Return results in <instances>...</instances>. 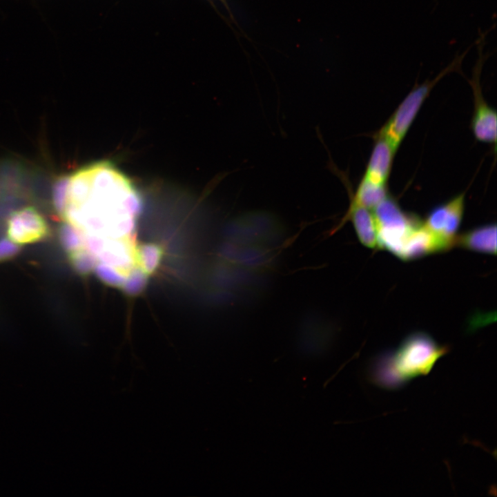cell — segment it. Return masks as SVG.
Segmentation results:
<instances>
[{
  "instance_id": "ba28073f",
  "label": "cell",
  "mask_w": 497,
  "mask_h": 497,
  "mask_svg": "<svg viewBox=\"0 0 497 497\" xmlns=\"http://www.w3.org/2000/svg\"><path fill=\"white\" fill-rule=\"evenodd\" d=\"M375 142L363 178L380 185H387L396 150L384 137L375 134Z\"/></svg>"
},
{
  "instance_id": "8fae6325",
  "label": "cell",
  "mask_w": 497,
  "mask_h": 497,
  "mask_svg": "<svg viewBox=\"0 0 497 497\" xmlns=\"http://www.w3.org/2000/svg\"><path fill=\"white\" fill-rule=\"evenodd\" d=\"M350 202L370 210L375 208L389 195L387 185L377 184L362 178L355 191H351L350 186L347 183Z\"/></svg>"
},
{
  "instance_id": "7c38bea8",
  "label": "cell",
  "mask_w": 497,
  "mask_h": 497,
  "mask_svg": "<svg viewBox=\"0 0 497 497\" xmlns=\"http://www.w3.org/2000/svg\"><path fill=\"white\" fill-rule=\"evenodd\" d=\"M59 239L63 248L69 254L83 249V233L73 225L64 222L59 230Z\"/></svg>"
},
{
  "instance_id": "9c48e42d",
  "label": "cell",
  "mask_w": 497,
  "mask_h": 497,
  "mask_svg": "<svg viewBox=\"0 0 497 497\" xmlns=\"http://www.w3.org/2000/svg\"><path fill=\"white\" fill-rule=\"evenodd\" d=\"M347 221L351 222L362 244L369 248H378L376 226L369 209L350 202L347 213L332 233L336 232Z\"/></svg>"
},
{
  "instance_id": "5bb4252c",
  "label": "cell",
  "mask_w": 497,
  "mask_h": 497,
  "mask_svg": "<svg viewBox=\"0 0 497 497\" xmlns=\"http://www.w3.org/2000/svg\"><path fill=\"white\" fill-rule=\"evenodd\" d=\"M69 260L73 269L81 275L94 271L97 264L96 258L84 249L69 254Z\"/></svg>"
},
{
  "instance_id": "9a60e30c",
  "label": "cell",
  "mask_w": 497,
  "mask_h": 497,
  "mask_svg": "<svg viewBox=\"0 0 497 497\" xmlns=\"http://www.w3.org/2000/svg\"><path fill=\"white\" fill-rule=\"evenodd\" d=\"M147 275L141 269H136L126 277L121 288L128 294H137L145 286Z\"/></svg>"
},
{
  "instance_id": "52a82bcc",
  "label": "cell",
  "mask_w": 497,
  "mask_h": 497,
  "mask_svg": "<svg viewBox=\"0 0 497 497\" xmlns=\"http://www.w3.org/2000/svg\"><path fill=\"white\" fill-rule=\"evenodd\" d=\"M8 239L17 244L36 243L49 235V226L43 216L34 207L26 206L14 211L7 220Z\"/></svg>"
},
{
  "instance_id": "e0dca14e",
  "label": "cell",
  "mask_w": 497,
  "mask_h": 497,
  "mask_svg": "<svg viewBox=\"0 0 497 497\" xmlns=\"http://www.w3.org/2000/svg\"><path fill=\"white\" fill-rule=\"evenodd\" d=\"M20 247L10 240H0V262L15 257L20 252Z\"/></svg>"
},
{
  "instance_id": "ac0fdd59",
  "label": "cell",
  "mask_w": 497,
  "mask_h": 497,
  "mask_svg": "<svg viewBox=\"0 0 497 497\" xmlns=\"http://www.w3.org/2000/svg\"><path fill=\"white\" fill-rule=\"evenodd\" d=\"M219 1L222 3V4L223 5V6L225 8V9L226 10V11L228 12V13L231 19L233 21L234 23H236V21H235V18H234V17H233V14L231 10V8H230L229 5H228V2H227V0H219Z\"/></svg>"
},
{
  "instance_id": "6da1fadb",
  "label": "cell",
  "mask_w": 497,
  "mask_h": 497,
  "mask_svg": "<svg viewBox=\"0 0 497 497\" xmlns=\"http://www.w3.org/2000/svg\"><path fill=\"white\" fill-rule=\"evenodd\" d=\"M141 208L132 181L111 162L99 161L68 176L61 217L84 237L102 239L106 248L117 242H135Z\"/></svg>"
},
{
  "instance_id": "8992f818",
  "label": "cell",
  "mask_w": 497,
  "mask_h": 497,
  "mask_svg": "<svg viewBox=\"0 0 497 497\" xmlns=\"http://www.w3.org/2000/svg\"><path fill=\"white\" fill-rule=\"evenodd\" d=\"M465 211V194L461 193L433 208L424 226L449 248L454 244Z\"/></svg>"
},
{
  "instance_id": "30bf717a",
  "label": "cell",
  "mask_w": 497,
  "mask_h": 497,
  "mask_svg": "<svg viewBox=\"0 0 497 497\" xmlns=\"http://www.w3.org/2000/svg\"><path fill=\"white\" fill-rule=\"evenodd\" d=\"M455 244L486 254L496 253V224H488L471 229L456 237Z\"/></svg>"
},
{
  "instance_id": "3957f363",
  "label": "cell",
  "mask_w": 497,
  "mask_h": 497,
  "mask_svg": "<svg viewBox=\"0 0 497 497\" xmlns=\"http://www.w3.org/2000/svg\"><path fill=\"white\" fill-rule=\"evenodd\" d=\"M469 50L456 54L449 64L433 79L415 86L376 134L385 138L397 150L431 90L445 76L451 72H461L462 61Z\"/></svg>"
},
{
  "instance_id": "277c9868",
  "label": "cell",
  "mask_w": 497,
  "mask_h": 497,
  "mask_svg": "<svg viewBox=\"0 0 497 497\" xmlns=\"http://www.w3.org/2000/svg\"><path fill=\"white\" fill-rule=\"evenodd\" d=\"M373 209L378 248L385 249L399 258L410 234L422 222L418 217L405 212L389 195Z\"/></svg>"
},
{
  "instance_id": "4fadbf2b",
  "label": "cell",
  "mask_w": 497,
  "mask_h": 497,
  "mask_svg": "<svg viewBox=\"0 0 497 497\" xmlns=\"http://www.w3.org/2000/svg\"><path fill=\"white\" fill-rule=\"evenodd\" d=\"M161 255L160 248L155 244L138 246L137 260L139 267L147 275L153 273L159 263Z\"/></svg>"
},
{
  "instance_id": "2e32d148",
  "label": "cell",
  "mask_w": 497,
  "mask_h": 497,
  "mask_svg": "<svg viewBox=\"0 0 497 497\" xmlns=\"http://www.w3.org/2000/svg\"><path fill=\"white\" fill-rule=\"evenodd\" d=\"M68 176H62L56 180L52 187V202L56 212L61 216L65 197Z\"/></svg>"
},
{
  "instance_id": "5b68a950",
  "label": "cell",
  "mask_w": 497,
  "mask_h": 497,
  "mask_svg": "<svg viewBox=\"0 0 497 497\" xmlns=\"http://www.w3.org/2000/svg\"><path fill=\"white\" fill-rule=\"evenodd\" d=\"M486 32H479L476 41L478 58L472 69V75L469 83L474 96V113L470 127L471 132L479 142L494 145L496 144L497 115L484 99L480 84V75L484 64L488 55L484 53Z\"/></svg>"
},
{
  "instance_id": "d6986e66",
  "label": "cell",
  "mask_w": 497,
  "mask_h": 497,
  "mask_svg": "<svg viewBox=\"0 0 497 497\" xmlns=\"http://www.w3.org/2000/svg\"><path fill=\"white\" fill-rule=\"evenodd\" d=\"M209 2V3L216 10V7L215 6V4L212 0H206Z\"/></svg>"
},
{
  "instance_id": "7a4b0ae2",
  "label": "cell",
  "mask_w": 497,
  "mask_h": 497,
  "mask_svg": "<svg viewBox=\"0 0 497 497\" xmlns=\"http://www.w3.org/2000/svg\"><path fill=\"white\" fill-rule=\"evenodd\" d=\"M447 352L429 334L414 332L407 336L398 349L378 357L369 370L370 380L386 389H397L412 379L428 374L436 362Z\"/></svg>"
}]
</instances>
